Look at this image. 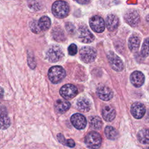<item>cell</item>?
Listing matches in <instances>:
<instances>
[{"label": "cell", "mask_w": 149, "mask_h": 149, "mask_svg": "<svg viewBox=\"0 0 149 149\" xmlns=\"http://www.w3.org/2000/svg\"><path fill=\"white\" fill-rule=\"evenodd\" d=\"M97 56L95 49L91 47H84L80 51V57L84 62L91 63L93 62Z\"/></svg>", "instance_id": "cell-5"}, {"label": "cell", "mask_w": 149, "mask_h": 149, "mask_svg": "<svg viewBox=\"0 0 149 149\" xmlns=\"http://www.w3.org/2000/svg\"><path fill=\"white\" fill-rule=\"evenodd\" d=\"M146 21H147V22L149 24V15H148L146 16Z\"/></svg>", "instance_id": "cell-36"}, {"label": "cell", "mask_w": 149, "mask_h": 149, "mask_svg": "<svg viewBox=\"0 0 149 149\" xmlns=\"http://www.w3.org/2000/svg\"><path fill=\"white\" fill-rule=\"evenodd\" d=\"M27 61H28V64L29 66L31 68V69H34L36 66V61L34 59V58L33 56V55L31 54H28V57H27Z\"/></svg>", "instance_id": "cell-30"}, {"label": "cell", "mask_w": 149, "mask_h": 149, "mask_svg": "<svg viewBox=\"0 0 149 149\" xmlns=\"http://www.w3.org/2000/svg\"><path fill=\"white\" fill-rule=\"evenodd\" d=\"M30 28L31 31L36 34H38L42 31L38 26V20H33L30 23Z\"/></svg>", "instance_id": "cell-28"}, {"label": "cell", "mask_w": 149, "mask_h": 149, "mask_svg": "<svg viewBox=\"0 0 149 149\" xmlns=\"http://www.w3.org/2000/svg\"><path fill=\"white\" fill-rule=\"evenodd\" d=\"M98 97L104 101H109L113 97L112 91L107 86H100L97 90Z\"/></svg>", "instance_id": "cell-14"}, {"label": "cell", "mask_w": 149, "mask_h": 149, "mask_svg": "<svg viewBox=\"0 0 149 149\" xmlns=\"http://www.w3.org/2000/svg\"><path fill=\"white\" fill-rule=\"evenodd\" d=\"M144 149H149V147H146Z\"/></svg>", "instance_id": "cell-37"}, {"label": "cell", "mask_w": 149, "mask_h": 149, "mask_svg": "<svg viewBox=\"0 0 149 149\" xmlns=\"http://www.w3.org/2000/svg\"><path fill=\"white\" fill-rule=\"evenodd\" d=\"M89 22L90 27L96 33H102L105 29V22L100 16H93L90 19Z\"/></svg>", "instance_id": "cell-9"}, {"label": "cell", "mask_w": 149, "mask_h": 149, "mask_svg": "<svg viewBox=\"0 0 149 149\" xmlns=\"http://www.w3.org/2000/svg\"><path fill=\"white\" fill-rule=\"evenodd\" d=\"M125 21L131 26L136 27L140 22V15L137 10L130 9L125 15Z\"/></svg>", "instance_id": "cell-10"}, {"label": "cell", "mask_w": 149, "mask_h": 149, "mask_svg": "<svg viewBox=\"0 0 149 149\" xmlns=\"http://www.w3.org/2000/svg\"><path fill=\"white\" fill-rule=\"evenodd\" d=\"M65 146H68L70 148H72L75 146V143H74V140L72 139H68V140H66Z\"/></svg>", "instance_id": "cell-33"}, {"label": "cell", "mask_w": 149, "mask_h": 149, "mask_svg": "<svg viewBox=\"0 0 149 149\" xmlns=\"http://www.w3.org/2000/svg\"><path fill=\"white\" fill-rule=\"evenodd\" d=\"M140 40L139 36L136 35L132 36L128 41V47L132 52H136L140 46Z\"/></svg>", "instance_id": "cell-21"}, {"label": "cell", "mask_w": 149, "mask_h": 149, "mask_svg": "<svg viewBox=\"0 0 149 149\" xmlns=\"http://www.w3.org/2000/svg\"><path fill=\"white\" fill-rule=\"evenodd\" d=\"M77 3L82 5H85L88 3L90 0H75Z\"/></svg>", "instance_id": "cell-34"}, {"label": "cell", "mask_w": 149, "mask_h": 149, "mask_svg": "<svg viewBox=\"0 0 149 149\" xmlns=\"http://www.w3.org/2000/svg\"><path fill=\"white\" fill-rule=\"evenodd\" d=\"M90 126L95 130H100L102 126V122L100 117L97 116H91L89 120Z\"/></svg>", "instance_id": "cell-24"}, {"label": "cell", "mask_w": 149, "mask_h": 149, "mask_svg": "<svg viewBox=\"0 0 149 149\" xmlns=\"http://www.w3.org/2000/svg\"><path fill=\"white\" fill-rule=\"evenodd\" d=\"M78 38L83 43H90L94 40V35L86 26H80L78 29Z\"/></svg>", "instance_id": "cell-8"}, {"label": "cell", "mask_w": 149, "mask_h": 149, "mask_svg": "<svg viewBox=\"0 0 149 149\" xmlns=\"http://www.w3.org/2000/svg\"><path fill=\"white\" fill-rule=\"evenodd\" d=\"M141 54L143 57H147L149 55V38L144 40L141 47Z\"/></svg>", "instance_id": "cell-27"}, {"label": "cell", "mask_w": 149, "mask_h": 149, "mask_svg": "<svg viewBox=\"0 0 149 149\" xmlns=\"http://www.w3.org/2000/svg\"><path fill=\"white\" fill-rule=\"evenodd\" d=\"M77 87L72 84H66L63 86L59 91L61 95L66 100H70L74 98L77 94Z\"/></svg>", "instance_id": "cell-7"}, {"label": "cell", "mask_w": 149, "mask_h": 149, "mask_svg": "<svg viewBox=\"0 0 149 149\" xmlns=\"http://www.w3.org/2000/svg\"><path fill=\"white\" fill-rule=\"evenodd\" d=\"M68 52L70 55H74L77 52V48L76 44H72L68 47Z\"/></svg>", "instance_id": "cell-31"}, {"label": "cell", "mask_w": 149, "mask_h": 149, "mask_svg": "<svg viewBox=\"0 0 149 149\" xmlns=\"http://www.w3.org/2000/svg\"><path fill=\"white\" fill-rule=\"evenodd\" d=\"M130 112L134 118L136 119H140L144 115L146 108L142 103L137 102L132 105Z\"/></svg>", "instance_id": "cell-12"}, {"label": "cell", "mask_w": 149, "mask_h": 149, "mask_svg": "<svg viewBox=\"0 0 149 149\" xmlns=\"http://www.w3.org/2000/svg\"><path fill=\"white\" fill-rule=\"evenodd\" d=\"M48 75L49 79L52 83L57 84L65 78L66 72L62 66H54L49 69Z\"/></svg>", "instance_id": "cell-2"}, {"label": "cell", "mask_w": 149, "mask_h": 149, "mask_svg": "<svg viewBox=\"0 0 149 149\" xmlns=\"http://www.w3.org/2000/svg\"><path fill=\"white\" fill-rule=\"evenodd\" d=\"M101 137L100 134L94 131L88 133L85 137V144L90 149H97L101 144Z\"/></svg>", "instance_id": "cell-3"}, {"label": "cell", "mask_w": 149, "mask_h": 149, "mask_svg": "<svg viewBox=\"0 0 149 149\" xmlns=\"http://www.w3.org/2000/svg\"><path fill=\"white\" fill-rule=\"evenodd\" d=\"M107 58L111 67L114 70L120 72L123 69L124 65L122 61L115 53L109 51L107 54Z\"/></svg>", "instance_id": "cell-6"}, {"label": "cell", "mask_w": 149, "mask_h": 149, "mask_svg": "<svg viewBox=\"0 0 149 149\" xmlns=\"http://www.w3.org/2000/svg\"><path fill=\"white\" fill-rule=\"evenodd\" d=\"M102 116L105 120L107 122H111L115 118V110L110 105L105 106L102 109Z\"/></svg>", "instance_id": "cell-16"}, {"label": "cell", "mask_w": 149, "mask_h": 149, "mask_svg": "<svg viewBox=\"0 0 149 149\" xmlns=\"http://www.w3.org/2000/svg\"><path fill=\"white\" fill-rule=\"evenodd\" d=\"M54 107L57 112L59 113H63L70 108V104L66 100H58L55 103Z\"/></svg>", "instance_id": "cell-19"}, {"label": "cell", "mask_w": 149, "mask_h": 149, "mask_svg": "<svg viewBox=\"0 0 149 149\" xmlns=\"http://www.w3.org/2000/svg\"><path fill=\"white\" fill-rule=\"evenodd\" d=\"M65 29L70 36H73L76 33V28L74 24L70 22H67L65 24Z\"/></svg>", "instance_id": "cell-29"}, {"label": "cell", "mask_w": 149, "mask_h": 149, "mask_svg": "<svg viewBox=\"0 0 149 149\" xmlns=\"http://www.w3.org/2000/svg\"><path fill=\"white\" fill-rule=\"evenodd\" d=\"M10 125V119L8 116L6 108L3 106H0V129H6Z\"/></svg>", "instance_id": "cell-15"}, {"label": "cell", "mask_w": 149, "mask_h": 149, "mask_svg": "<svg viewBox=\"0 0 149 149\" xmlns=\"http://www.w3.org/2000/svg\"><path fill=\"white\" fill-rule=\"evenodd\" d=\"M119 25V19L118 17L113 14L109 15L106 19V26L109 31L115 30Z\"/></svg>", "instance_id": "cell-17"}, {"label": "cell", "mask_w": 149, "mask_h": 149, "mask_svg": "<svg viewBox=\"0 0 149 149\" xmlns=\"http://www.w3.org/2000/svg\"><path fill=\"white\" fill-rule=\"evenodd\" d=\"M70 122L73 126L79 130L85 128L87 125V120L84 115L80 113H74L70 118Z\"/></svg>", "instance_id": "cell-11"}, {"label": "cell", "mask_w": 149, "mask_h": 149, "mask_svg": "<svg viewBox=\"0 0 149 149\" xmlns=\"http://www.w3.org/2000/svg\"><path fill=\"white\" fill-rule=\"evenodd\" d=\"M104 132L107 138L109 140H115L118 137V132L116 130L111 126H107L105 128Z\"/></svg>", "instance_id": "cell-25"}, {"label": "cell", "mask_w": 149, "mask_h": 149, "mask_svg": "<svg viewBox=\"0 0 149 149\" xmlns=\"http://www.w3.org/2000/svg\"><path fill=\"white\" fill-rule=\"evenodd\" d=\"M137 139L141 144H149V129H143L140 130L137 134Z\"/></svg>", "instance_id": "cell-22"}, {"label": "cell", "mask_w": 149, "mask_h": 149, "mask_svg": "<svg viewBox=\"0 0 149 149\" xmlns=\"http://www.w3.org/2000/svg\"><path fill=\"white\" fill-rule=\"evenodd\" d=\"M53 38L58 42H62L66 40V36L64 31L59 26L55 27L51 31Z\"/></svg>", "instance_id": "cell-20"}, {"label": "cell", "mask_w": 149, "mask_h": 149, "mask_svg": "<svg viewBox=\"0 0 149 149\" xmlns=\"http://www.w3.org/2000/svg\"><path fill=\"white\" fill-rule=\"evenodd\" d=\"M51 20L46 16H42L38 20V24L40 29L41 31L47 30L51 26Z\"/></svg>", "instance_id": "cell-23"}, {"label": "cell", "mask_w": 149, "mask_h": 149, "mask_svg": "<svg viewBox=\"0 0 149 149\" xmlns=\"http://www.w3.org/2000/svg\"><path fill=\"white\" fill-rule=\"evenodd\" d=\"M77 109L83 112H88L91 108V103L88 99L86 97L79 98L76 102Z\"/></svg>", "instance_id": "cell-18"}, {"label": "cell", "mask_w": 149, "mask_h": 149, "mask_svg": "<svg viewBox=\"0 0 149 149\" xmlns=\"http://www.w3.org/2000/svg\"><path fill=\"white\" fill-rule=\"evenodd\" d=\"M3 95V90L2 87H0V101L2 98Z\"/></svg>", "instance_id": "cell-35"}, {"label": "cell", "mask_w": 149, "mask_h": 149, "mask_svg": "<svg viewBox=\"0 0 149 149\" xmlns=\"http://www.w3.org/2000/svg\"><path fill=\"white\" fill-rule=\"evenodd\" d=\"M69 12V6L64 1H56L52 6V12L58 18H64L68 16Z\"/></svg>", "instance_id": "cell-1"}, {"label": "cell", "mask_w": 149, "mask_h": 149, "mask_svg": "<svg viewBox=\"0 0 149 149\" xmlns=\"http://www.w3.org/2000/svg\"><path fill=\"white\" fill-rule=\"evenodd\" d=\"M144 75L140 71H134L131 74L130 80L132 84L136 87H141L144 82Z\"/></svg>", "instance_id": "cell-13"}, {"label": "cell", "mask_w": 149, "mask_h": 149, "mask_svg": "<svg viewBox=\"0 0 149 149\" xmlns=\"http://www.w3.org/2000/svg\"><path fill=\"white\" fill-rule=\"evenodd\" d=\"M63 56V51L58 45L50 47L46 52V57L51 62H56L62 59Z\"/></svg>", "instance_id": "cell-4"}, {"label": "cell", "mask_w": 149, "mask_h": 149, "mask_svg": "<svg viewBox=\"0 0 149 149\" xmlns=\"http://www.w3.org/2000/svg\"><path fill=\"white\" fill-rule=\"evenodd\" d=\"M57 139H58V140L59 141V143L65 146L66 140L65 139L64 136L62 133H59L57 134Z\"/></svg>", "instance_id": "cell-32"}, {"label": "cell", "mask_w": 149, "mask_h": 149, "mask_svg": "<svg viewBox=\"0 0 149 149\" xmlns=\"http://www.w3.org/2000/svg\"><path fill=\"white\" fill-rule=\"evenodd\" d=\"M27 4L31 9L35 11L40 10L42 6V3L38 0H28Z\"/></svg>", "instance_id": "cell-26"}]
</instances>
